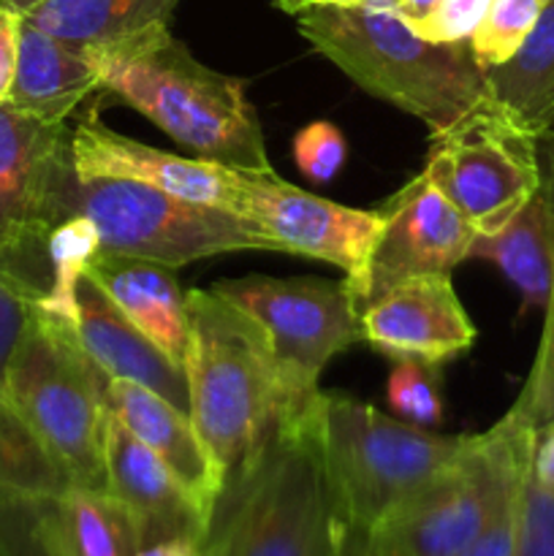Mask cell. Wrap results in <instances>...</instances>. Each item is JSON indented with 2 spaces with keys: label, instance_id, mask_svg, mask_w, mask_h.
Instances as JSON below:
<instances>
[{
  "label": "cell",
  "instance_id": "1",
  "mask_svg": "<svg viewBox=\"0 0 554 556\" xmlns=\"http://www.w3.org/2000/svg\"><path fill=\"white\" fill-rule=\"evenodd\" d=\"M101 90L112 92L196 157L248 174H275L242 79L206 68L168 25L98 43Z\"/></svg>",
  "mask_w": 554,
  "mask_h": 556
},
{
  "label": "cell",
  "instance_id": "2",
  "mask_svg": "<svg viewBox=\"0 0 554 556\" xmlns=\"http://www.w3.org/2000/svg\"><path fill=\"white\" fill-rule=\"evenodd\" d=\"M297 27L362 90L418 117L432 134L489 101L487 74L470 43L427 41L396 5H315L297 14Z\"/></svg>",
  "mask_w": 554,
  "mask_h": 556
},
{
  "label": "cell",
  "instance_id": "3",
  "mask_svg": "<svg viewBox=\"0 0 554 556\" xmlns=\"http://www.w3.org/2000/svg\"><path fill=\"white\" fill-rule=\"evenodd\" d=\"M342 527L324 459L297 418L228 472L199 556H335Z\"/></svg>",
  "mask_w": 554,
  "mask_h": 556
},
{
  "label": "cell",
  "instance_id": "4",
  "mask_svg": "<svg viewBox=\"0 0 554 556\" xmlns=\"http://www.w3.org/2000/svg\"><path fill=\"white\" fill-rule=\"evenodd\" d=\"M190 421L231 472L286 421V394L264 326L215 288L185 293Z\"/></svg>",
  "mask_w": 554,
  "mask_h": 556
},
{
  "label": "cell",
  "instance_id": "5",
  "mask_svg": "<svg viewBox=\"0 0 554 556\" xmlns=\"http://www.w3.org/2000/svg\"><path fill=\"white\" fill-rule=\"evenodd\" d=\"M313 438L348 525L375 530L445 470L473 434L429 432L367 402L318 391L299 416Z\"/></svg>",
  "mask_w": 554,
  "mask_h": 556
},
{
  "label": "cell",
  "instance_id": "6",
  "mask_svg": "<svg viewBox=\"0 0 554 556\" xmlns=\"http://www.w3.org/2000/svg\"><path fill=\"white\" fill-rule=\"evenodd\" d=\"M106 383L74 326L36 307L3 389L68 486L106 492Z\"/></svg>",
  "mask_w": 554,
  "mask_h": 556
},
{
  "label": "cell",
  "instance_id": "7",
  "mask_svg": "<svg viewBox=\"0 0 554 556\" xmlns=\"http://www.w3.org/2000/svg\"><path fill=\"white\" fill-rule=\"evenodd\" d=\"M536 432L505 413L400 510L375 527L391 556H456L492 521L525 478Z\"/></svg>",
  "mask_w": 554,
  "mask_h": 556
},
{
  "label": "cell",
  "instance_id": "8",
  "mask_svg": "<svg viewBox=\"0 0 554 556\" xmlns=\"http://www.w3.org/2000/svg\"><path fill=\"white\" fill-rule=\"evenodd\" d=\"M71 215L90 217L101 239V253L172 269L242 250L275 253L269 239L244 217L130 179L76 174L68 190Z\"/></svg>",
  "mask_w": 554,
  "mask_h": 556
},
{
  "label": "cell",
  "instance_id": "9",
  "mask_svg": "<svg viewBox=\"0 0 554 556\" xmlns=\"http://www.w3.org/2000/svg\"><path fill=\"white\" fill-rule=\"evenodd\" d=\"M212 288L264 326L286 394V421H297L318 396L326 364L362 342V313L345 280L250 275Z\"/></svg>",
  "mask_w": 554,
  "mask_h": 556
},
{
  "label": "cell",
  "instance_id": "10",
  "mask_svg": "<svg viewBox=\"0 0 554 556\" xmlns=\"http://www.w3.org/2000/svg\"><path fill=\"white\" fill-rule=\"evenodd\" d=\"M538 141L489 98L432 136L421 174L478 233H494L541 185Z\"/></svg>",
  "mask_w": 554,
  "mask_h": 556
},
{
  "label": "cell",
  "instance_id": "11",
  "mask_svg": "<svg viewBox=\"0 0 554 556\" xmlns=\"http://www.w3.org/2000/svg\"><path fill=\"white\" fill-rule=\"evenodd\" d=\"M71 130L0 103V258L49 261L47 239L68 217Z\"/></svg>",
  "mask_w": 554,
  "mask_h": 556
},
{
  "label": "cell",
  "instance_id": "12",
  "mask_svg": "<svg viewBox=\"0 0 554 556\" xmlns=\"http://www.w3.org/2000/svg\"><path fill=\"white\" fill-rule=\"evenodd\" d=\"M378 212L380 228L367 261L353 280H345L358 313L400 282L449 275L470 258L478 231L424 174L396 190Z\"/></svg>",
  "mask_w": 554,
  "mask_h": 556
},
{
  "label": "cell",
  "instance_id": "13",
  "mask_svg": "<svg viewBox=\"0 0 554 556\" xmlns=\"http://www.w3.org/2000/svg\"><path fill=\"white\" fill-rule=\"evenodd\" d=\"M234 215L253 223L275 253L324 261L345 271V280L362 271L380 228V212L320 199L277 174L237 172Z\"/></svg>",
  "mask_w": 554,
  "mask_h": 556
},
{
  "label": "cell",
  "instance_id": "14",
  "mask_svg": "<svg viewBox=\"0 0 554 556\" xmlns=\"http://www.w3.org/2000/svg\"><path fill=\"white\" fill-rule=\"evenodd\" d=\"M362 340L394 362L440 367L476 342L449 275L413 277L362 309Z\"/></svg>",
  "mask_w": 554,
  "mask_h": 556
},
{
  "label": "cell",
  "instance_id": "15",
  "mask_svg": "<svg viewBox=\"0 0 554 556\" xmlns=\"http://www.w3.org/2000/svg\"><path fill=\"white\" fill-rule=\"evenodd\" d=\"M71 157L79 177L130 179L226 212H234L237 204V168L174 155L114 134L98 119L96 109H90L71 130Z\"/></svg>",
  "mask_w": 554,
  "mask_h": 556
},
{
  "label": "cell",
  "instance_id": "16",
  "mask_svg": "<svg viewBox=\"0 0 554 556\" xmlns=\"http://www.w3.org/2000/svg\"><path fill=\"white\" fill-rule=\"evenodd\" d=\"M106 492H112L141 532V546L158 541H193L204 538L210 516L199 508L174 472L141 445L119 418L106 416Z\"/></svg>",
  "mask_w": 554,
  "mask_h": 556
},
{
  "label": "cell",
  "instance_id": "17",
  "mask_svg": "<svg viewBox=\"0 0 554 556\" xmlns=\"http://www.w3.org/2000/svg\"><path fill=\"white\" fill-rule=\"evenodd\" d=\"M76 337L90 362L109 380H128L155 391L190 416L188 378L139 326L130 324L123 309L109 299L87 271L76 286Z\"/></svg>",
  "mask_w": 554,
  "mask_h": 556
},
{
  "label": "cell",
  "instance_id": "18",
  "mask_svg": "<svg viewBox=\"0 0 554 556\" xmlns=\"http://www.w3.org/2000/svg\"><path fill=\"white\" fill-rule=\"evenodd\" d=\"M106 405L125 429L152 451L206 516L212 514L226 472L185 410L144 386L109 380Z\"/></svg>",
  "mask_w": 554,
  "mask_h": 556
},
{
  "label": "cell",
  "instance_id": "19",
  "mask_svg": "<svg viewBox=\"0 0 554 556\" xmlns=\"http://www.w3.org/2000/svg\"><path fill=\"white\" fill-rule=\"evenodd\" d=\"M101 47L49 36L22 20L16 68L5 103L47 123H65L101 90Z\"/></svg>",
  "mask_w": 554,
  "mask_h": 556
},
{
  "label": "cell",
  "instance_id": "20",
  "mask_svg": "<svg viewBox=\"0 0 554 556\" xmlns=\"http://www.w3.org/2000/svg\"><path fill=\"white\" fill-rule=\"evenodd\" d=\"M541 185L494 233H478L470 258L492 261L516 288L525 307H546L554 288V134H549Z\"/></svg>",
  "mask_w": 554,
  "mask_h": 556
},
{
  "label": "cell",
  "instance_id": "21",
  "mask_svg": "<svg viewBox=\"0 0 554 556\" xmlns=\"http://www.w3.org/2000/svg\"><path fill=\"white\" fill-rule=\"evenodd\" d=\"M87 271L125 318L182 367L188 353V309L172 266L98 253Z\"/></svg>",
  "mask_w": 554,
  "mask_h": 556
},
{
  "label": "cell",
  "instance_id": "22",
  "mask_svg": "<svg viewBox=\"0 0 554 556\" xmlns=\"http://www.w3.org/2000/svg\"><path fill=\"white\" fill-rule=\"evenodd\" d=\"M49 532L65 556H136L141 532L112 492L65 486L38 494Z\"/></svg>",
  "mask_w": 554,
  "mask_h": 556
},
{
  "label": "cell",
  "instance_id": "23",
  "mask_svg": "<svg viewBox=\"0 0 554 556\" xmlns=\"http://www.w3.org/2000/svg\"><path fill=\"white\" fill-rule=\"evenodd\" d=\"M489 98L532 136L554 130V0H546L519 52L487 71Z\"/></svg>",
  "mask_w": 554,
  "mask_h": 556
},
{
  "label": "cell",
  "instance_id": "24",
  "mask_svg": "<svg viewBox=\"0 0 554 556\" xmlns=\"http://www.w3.org/2000/svg\"><path fill=\"white\" fill-rule=\"evenodd\" d=\"M179 0H43L22 20L49 36L109 43L152 25H168Z\"/></svg>",
  "mask_w": 554,
  "mask_h": 556
},
{
  "label": "cell",
  "instance_id": "25",
  "mask_svg": "<svg viewBox=\"0 0 554 556\" xmlns=\"http://www.w3.org/2000/svg\"><path fill=\"white\" fill-rule=\"evenodd\" d=\"M98 253H101V239L90 217L71 215L60 220L47 239L49 291L38 307L52 318L74 326L76 286L87 275Z\"/></svg>",
  "mask_w": 554,
  "mask_h": 556
},
{
  "label": "cell",
  "instance_id": "26",
  "mask_svg": "<svg viewBox=\"0 0 554 556\" xmlns=\"http://www.w3.org/2000/svg\"><path fill=\"white\" fill-rule=\"evenodd\" d=\"M65 478L38 445L30 429L0 389V489L11 492H58Z\"/></svg>",
  "mask_w": 554,
  "mask_h": 556
},
{
  "label": "cell",
  "instance_id": "27",
  "mask_svg": "<svg viewBox=\"0 0 554 556\" xmlns=\"http://www.w3.org/2000/svg\"><path fill=\"white\" fill-rule=\"evenodd\" d=\"M47 291L49 266L0 258V389L5 383L11 356Z\"/></svg>",
  "mask_w": 554,
  "mask_h": 556
},
{
  "label": "cell",
  "instance_id": "28",
  "mask_svg": "<svg viewBox=\"0 0 554 556\" xmlns=\"http://www.w3.org/2000/svg\"><path fill=\"white\" fill-rule=\"evenodd\" d=\"M541 9L543 0H492L483 22L467 41L483 74L505 65L519 52L536 27Z\"/></svg>",
  "mask_w": 554,
  "mask_h": 556
},
{
  "label": "cell",
  "instance_id": "29",
  "mask_svg": "<svg viewBox=\"0 0 554 556\" xmlns=\"http://www.w3.org/2000/svg\"><path fill=\"white\" fill-rule=\"evenodd\" d=\"M38 494L0 489V556H65L49 532Z\"/></svg>",
  "mask_w": 554,
  "mask_h": 556
},
{
  "label": "cell",
  "instance_id": "30",
  "mask_svg": "<svg viewBox=\"0 0 554 556\" xmlns=\"http://www.w3.org/2000/svg\"><path fill=\"white\" fill-rule=\"evenodd\" d=\"M546 324H543L541 348H538L536 364L521 389L519 400L511 407V416L525 424L530 432H543L549 424H554V288L549 296Z\"/></svg>",
  "mask_w": 554,
  "mask_h": 556
},
{
  "label": "cell",
  "instance_id": "31",
  "mask_svg": "<svg viewBox=\"0 0 554 556\" xmlns=\"http://www.w3.org/2000/svg\"><path fill=\"white\" fill-rule=\"evenodd\" d=\"M427 364L418 362H396L394 372L389 378V405L394 407L400 416L411 418V421L424 424V427H435L443 418V402L438 394V380L429 375Z\"/></svg>",
  "mask_w": 554,
  "mask_h": 556
},
{
  "label": "cell",
  "instance_id": "32",
  "mask_svg": "<svg viewBox=\"0 0 554 556\" xmlns=\"http://www.w3.org/2000/svg\"><path fill=\"white\" fill-rule=\"evenodd\" d=\"M514 556H554V492L543 489L530 470L525 472L519 494V532Z\"/></svg>",
  "mask_w": 554,
  "mask_h": 556
},
{
  "label": "cell",
  "instance_id": "33",
  "mask_svg": "<svg viewBox=\"0 0 554 556\" xmlns=\"http://www.w3.org/2000/svg\"><path fill=\"white\" fill-rule=\"evenodd\" d=\"M348 155L345 136L329 119H315L293 136V161L313 182H329Z\"/></svg>",
  "mask_w": 554,
  "mask_h": 556
},
{
  "label": "cell",
  "instance_id": "34",
  "mask_svg": "<svg viewBox=\"0 0 554 556\" xmlns=\"http://www.w3.org/2000/svg\"><path fill=\"white\" fill-rule=\"evenodd\" d=\"M492 0H438L421 22L411 25L432 43H467L487 16Z\"/></svg>",
  "mask_w": 554,
  "mask_h": 556
},
{
  "label": "cell",
  "instance_id": "35",
  "mask_svg": "<svg viewBox=\"0 0 554 556\" xmlns=\"http://www.w3.org/2000/svg\"><path fill=\"white\" fill-rule=\"evenodd\" d=\"M525 483V478H521ZM521 483L503 500L498 514L487 525V530L456 556H514L516 532H519V494Z\"/></svg>",
  "mask_w": 554,
  "mask_h": 556
},
{
  "label": "cell",
  "instance_id": "36",
  "mask_svg": "<svg viewBox=\"0 0 554 556\" xmlns=\"http://www.w3.org/2000/svg\"><path fill=\"white\" fill-rule=\"evenodd\" d=\"M22 16L0 3V103H5L16 68V49H20Z\"/></svg>",
  "mask_w": 554,
  "mask_h": 556
},
{
  "label": "cell",
  "instance_id": "37",
  "mask_svg": "<svg viewBox=\"0 0 554 556\" xmlns=\"http://www.w3.org/2000/svg\"><path fill=\"white\" fill-rule=\"evenodd\" d=\"M530 476L541 483L543 489L554 492V424H549L543 432L536 434L530 456Z\"/></svg>",
  "mask_w": 554,
  "mask_h": 556
},
{
  "label": "cell",
  "instance_id": "38",
  "mask_svg": "<svg viewBox=\"0 0 554 556\" xmlns=\"http://www.w3.org/2000/svg\"><path fill=\"white\" fill-rule=\"evenodd\" d=\"M335 556H391V554L386 552L383 543L375 538L373 530H364V527L348 525L345 521Z\"/></svg>",
  "mask_w": 554,
  "mask_h": 556
},
{
  "label": "cell",
  "instance_id": "39",
  "mask_svg": "<svg viewBox=\"0 0 554 556\" xmlns=\"http://www.w3.org/2000/svg\"><path fill=\"white\" fill-rule=\"evenodd\" d=\"M136 556H199V543L193 541H158L141 546Z\"/></svg>",
  "mask_w": 554,
  "mask_h": 556
},
{
  "label": "cell",
  "instance_id": "40",
  "mask_svg": "<svg viewBox=\"0 0 554 556\" xmlns=\"http://www.w3.org/2000/svg\"><path fill=\"white\" fill-rule=\"evenodd\" d=\"M435 5H438V0H396V11H400V16L407 22V25L421 22Z\"/></svg>",
  "mask_w": 554,
  "mask_h": 556
},
{
  "label": "cell",
  "instance_id": "41",
  "mask_svg": "<svg viewBox=\"0 0 554 556\" xmlns=\"http://www.w3.org/2000/svg\"><path fill=\"white\" fill-rule=\"evenodd\" d=\"M282 11L288 14H302V11L315 9V5H353V3H367V0H275Z\"/></svg>",
  "mask_w": 554,
  "mask_h": 556
},
{
  "label": "cell",
  "instance_id": "42",
  "mask_svg": "<svg viewBox=\"0 0 554 556\" xmlns=\"http://www.w3.org/2000/svg\"><path fill=\"white\" fill-rule=\"evenodd\" d=\"M0 3L3 5H9L11 11H16V14H27V11L33 9V5H38V3H43V0H0Z\"/></svg>",
  "mask_w": 554,
  "mask_h": 556
},
{
  "label": "cell",
  "instance_id": "43",
  "mask_svg": "<svg viewBox=\"0 0 554 556\" xmlns=\"http://www.w3.org/2000/svg\"><path fill=\"white\" fill-rule=\"evenodd\" d=\"M543 3H546V0H543Z\"/></svg>",
  "mask_w": 554,
  "mask_h": 556
}]
</instances>
